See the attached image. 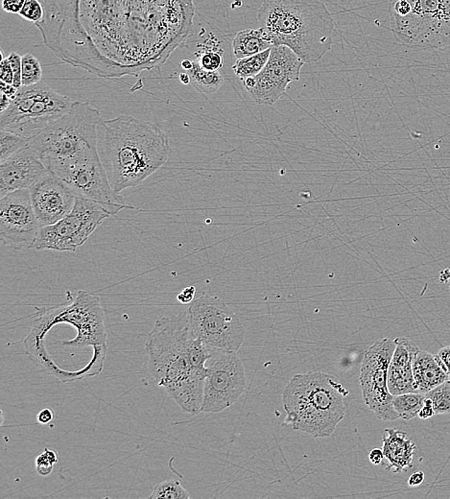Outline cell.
Returning a JSON list of instances; mask_svg holds the SVG:
<instances>
[{
	"instance_id": "1",
	"label": "cell",
	"mask_w": 450,
	"mask_h": 499,
	"mask_svg": "<svg viewBox=\"0 0 450 499\" xmlns=\"http://www.w3.org/2000/svg\"><path fill=\"white\" fill-rule=\"evenodd\" d=\"M148 370L186 413L202 412L207 359L215 348L191 333L188 312L157 320L145 342Z\"/></svg>"
},
{
	"instance_id": "2",
	"label": "cell",
	"mask_w": 450,
	"mask_h": 499,
	"mask_svg": "<svg viewBox=\"0 0 450 499\" xmlns=\"http://www.w3.org/2000/svg\"><path fill=\"white\" fill-rule=\"evenodd\" d=\"M98 152L115 192L142 185L170 155L168 135L156 123L120 115L98 128Z\"/></svg>"
},
{
	"instance_id": "3",
	"label": "cell",
	"mask_w": 450,
	"mask_h": 499,
	"mask_svg": "<svg viewBox=\"0 0 450 499\" xmlns=\"http://www.w3.org/2000/svg\"><path fill=\"white\" fill-rule=\"evenodd\" d=\"M258 19L274 47H289L304 64L319 62L333 47L335 21L321 0H263Z\"/></svg>"
},
{
	"instance_id": "4",
	"label": "cell",
	"mask_w": 450,
	"mask_h": 499,
	"mask_svg": "<svg viewBox=\"0 0 450 499\" xmlns=\"http://www.w3.org/2000/svg\"><path fill=\"white\" fill-rule=\"evenodd\" d=\"M348 393L333 375L321 372L294 375L282 393L284 423L314 438L330 437L345 418Z\"/></svg>"
},
{
	"instance_id": "5",
	"label": "cell",
	"mask_w": 450,
	"mask_h": 499,
	"mask_svg": "<svg viewBox=\"0 0 450 499\" xmlns=\"http://www.w3.org/2000/svg\"><path fill=\"white\" fill-rule=\"evenodd\" d=\"M69 324L77 331L72 340L63 341L67 347L85 348L107 345L105 316L100 298L80 290L69 304L43 307L35 314L30 333L24 339L25 351L42 369H52L55 361L45 348V339L57 324Z\"/></svg>"
},
{
	"instance_id": "6",
	"label": "cell",
	"mask_w": 450,
	"mask_h": 499,
	"mask_svg": "<svg viewBox=\"0 0 450 499\" xmlns=\"http://www.w3.org/2000/svg\"><path fill=\"white\" fill-rule=\"evenodd\" d=\"M101 113L89 101H74L65 115L29 140L45 166L52 162L98 153Z\"/></svg>"
},
{
	"instance_id": "7",
	"label": "cell",
	"mask_w": 450,
	"mask_h": 499,
	"mask_svg": "<svg viewBox=\"0 0 450 499\" xmlns=\"http://www.w3.org/2000/svg\"><path fill=\"white\" fill-rule=\"evenodd\" d=\"M396 43L418 50L450 45V0H390Z\"/></svg>"
},
{
	"instance_id": "8",
	"label": "cell",
	"mask_w": 450,
	"mask_h": 499,
	"mask_svg": "<svg viewBox=\"0 0 450 499\" xmlns=\"http://www.w3.org/2000/svg\"><path fill=\"white\" fill-rule=\"evenodd\" d=\"M74 104L47 84L21 87L8 108L1 113L0 129L30 140L65 115Z\"/></svg>"
},
{
	"instance_id": "9",
	"label": "cell",
	"mask_w": 450,
	"mask_h": 499,
	"mask_svg": "<svg viewBox=\"0 0 450 499\" xmlns=\"http://www.w3.org/2000/svg\"><path fill=\"white\" fill-rule=\"evenodd\" d=\"M191 333L207 347L237 351L245 340V329L240 319L216 296L203 293L188 310Z\"/></svg>"
},
{
	"instance_id": "10",
	"label": "cell",
	"mask_w": 450,
	"mask_h": 499,
	"mask_svg": "<svg viewBox=\"0 0 450 499\" xmlns=\"http://www.w3.org/2000/svg\"><path fill=\"white\" fill-rule=\"evenodd\" d=\"M45 166L67 184L77 196L98 203L112 217L123 208H130L111 186L98 152L49 162Z\"/></svg>"
},
{
	"instance_id": "11",
	"label": "cell",
	"mask_w": 450,
	"mask_h": 499,
	"mask_svg": "<svg viewBox=\"0 0 450 499\" xmlns=\"http://www.w3.org/2000/svg\"><path fill=\"white\" fill-rule=\"evenodd\" d=\"M111 217L98 203L77 196L71 212L55 224L41 228L33 248L76 251Z\"/></svg>"
},
{
	"instance_id": "12",
	"label": "cell",
	"mask_w": 450,
	"mask_h": 499,
	"mask_svg": "<svg viewBox=\"0 0 450 499\" xmlns=\"http://www.w3.org/2000/svg\"><path fill=\"white\" fill-rule=\"evenodd\" d=\"M202 412L219 413L236 403L246 388L245 367L237 351L217 350L207 359Z\"/></svg>"
},
{
	"instance_id": "13",
	"label": "cell",
	"mask_w": 450,
	"mask_h": 499,
	"mask_svg": "<svg viewBox=\"0 0 450 499\" xmlns=\"http://www.w3.org/2000/svg\"><path fill=\"white\" fill-rule=\"evenodd\" d=\"M396 348L394 339L383 338L365 351L360 368V385L365 403L381 421L398 420L389 391L388 370Z\"/></svg>"
},
{
	"instance_id": "14",
	"label": "cell",
	"mask_w": 450,
	"mask_h": 499,
	"mask_svg": "<svg viewBox=\"0 0 450 499\" xmlns=\"http://www.w3.org/2000/svg\"><path fill=\"white\" fill-rule=\"evenodd\" d=\"M304 63L285 45L273 47L267 64L255 77L243 80V86L254 101L272 106L286 93L288 86L297 81Z\"/></svg>"
},
{
	"instance_id": "15",
	"label": "cell",
	"mask_w": 450,
	"mask_h": 499,
	"mask_svg": "<svg viewBox=\"0 0 450 499\" xmlns=\"http://www.w3.org/2000/svg\"><path fill=\"white\" fill-rule=\"evenodd\" d=\"M30 190L14 191L0 198V239L5 245L33 248L41 230Z\"/></svg>"
},
{
	"instance_id": "16",
	"label": "cell",
	"mask_w": 450,
	"mask_h": 499,
	"mask_svg": "<svg viewBox=\"0 0 450 499\" xmlns=\"http://www.w3.org/2000/svg\"><path fill=\"white\" fill-rule=\"evenodd\" d=\"M30 192L41 227L55 224L67 217L77 199L74 190L50 171L30 188Z\"/></svg>"
},
{
	"instance_id": "17",
	"label": "cell",
	"mask_w": 450,
	"mask_h": 499,
	"mask_svg": "<svg viewBox=\"0 0 450 499\" xmlns=\"http://www.w3.org/2000/svg\"><path fill=\"white\" fill-rule=\"evenodd\" d=\"M49 172L27 145L0 164V198L14 191L30 190Z\"/></svg>"
},
{
	"instance_id": "18",
	"label": "cell",
	"mask_w": 450,
	"mask_h": 499,
	"mask_svg": "<svg viewBox=\"0 0 450 499\" xmlns=\"http://www.w3.org/2000/svg\"><path fill=\"white\" fill-rule=\"evenodd\" d=\"M396 348L388 370L389 391L393 396L420 393L414 379L413 362L418 348L407 338L394 339Z\"/></svg>"
},
{
	"instance_id": "19",
	"label": "cell",
	"mask_w": 450,
	"mask_h": 499,
	"mask_svg": "<svg viewBox=\"0 0 450 499\" xmlns=\"http://www.w3.org/2000/svg\"><path fill=\"white\" fill-rule=\"evenodd\" d=\"M383 436L384 457L388 462L386 469L394 474H401L413 467L416 445L403 431L396 428H387Z\"/></svg>"
},
{
	"instance_id": "20",
	"label": "cell",
	"mask_w": 450,
	"mask_h": 499,
	"mask_svg": "<svg viewBox=\"0 0 450 499\" xmlns=\"http://www.w3.org/2000/svg\"><path fill=\"white\" fill-rule=\"evenodd\" d=\"M413 373L418 392L423 394L428 393L450 379L439 356L420 348L414 357Z\"/></svg>"
},
{
	"instance_id": "21",
	"label": "cell",
	"mask_w": 450,
	"mask_h": 499,
	"mask_svg": "<svg viewBox=\"0 0 450 499\" xmlns=\"http://www.w3.org/2000/svg\"><path fill=\"white\" fill-rule=\"evenodd\" d=\"M274 47L269 35L262 28L240 31L232 42V52L236 59L249 57Z\"/></svg>"
},
{
	"instance_id": "22",
	"label": "cell",
	"mask_w": 450,
	"mask_h": 499,
	"mask_svg": "<svg viewBox=\"0 0 450 499\" xmlns=\"http://www.w3.org/2000/svg\"><path fill=\"white\" fill-rule=\"evenodd\" d=\"M195 60L203 69L207 70L221 69L224 65V49L218 38L210 33L198 45Z\"/></svg>"
},
{
	"instance_id": "23",
	"label": "cell",
	"mask_w": 450,
	"mask_h": 499,
	"mask_svg": "<svg viewBox=\"0 0 450 499\" xmlns=\"http://www.w3.org/2000/svg\"><path fill=\"white\" fill-rule=\"evenodd\" d=\"M186 72L190 75V84L200 93H216L224 83L223 75L220 74L219 70L214 71L203 69L196 60H193L192 67Z\"/></svg>"
},
{
	"instance_id": "24",
	"label": "cell",
	"mask_w": 450,
	"mask_h": 499,
	"mask_svg": "<svg viewBox=\"0 0 450 499\" xmlns=\"http://www.w3.org/2000/svg\"><path fill=\"white\" fill-rule=\"evenodd\" d=\"M427 397L423 393H405L394 396L393 406L399 419L410 421L418 416Z\"/></svg>"
},
{
	"instance_id": "25",
	"label": "cell",
	"mask_w": 450,
	"mask_h": 499,
	"mask_svg": "<svg viewBox=\"0 0 450 499\" xmlns=\"http://www.w3.org/2000/svg\"><path fill=\"white\" fill-rule=\"evenodd\" d=\"M270 54L271 48L263 51V52L258 53V54L236 59V63L232 65V70H234V74L242 81L250 78V77H255L260 74L261 70L267 64Z\"/></svg>"
},
{
	"instance_id": "26",
	"label": "cell",
	"mask_w": 450,
	"mask_h": 499,
	"mask_svg": "<svg viewBox=\"0 0 450 499\" xmlns=\"http://www.w3.org/2000/svg\"><path fill=\"white\" fill-rule=\"evenodd\" d=\"M28 144L29 140L8 130L0 129V164L25 148Z\"/></svg>"
},
{
	"instance_id": "27",
	"label": "cell",
	"mask_w": 450,
	"mask_h": 499,
	"mask_svg": "<svg viewBox=\"0 0 450 499\" xmlns=\"http://www.w3.org/2000/svg\"><path fill=\"white\" fill-rule=\"evenodd\" d=\"M188 491L177 480L161 482L154 487L150 499H188Z\"/></svg>"
},
{
	"instance_id": "28",
	"label": "cell",
	"mask_w": 450,
	"mask_h": 499,
	"mask_svg": "<svg viewBox=\"0 0 450 499\" xmlns=\"http://www.w3.org/2000/svg\"><path fill=\"white\" fill-rule=\"evenodd\" d=\"M431 399L436 415L450 413V379L425 394Z\"/></svg>"
},
{
	"instance_id": "29",
	"label": "cell",
	"mask_w": 450,
	"mask_h": 499,
	"mask_svg": "<svg viewBox=\"0 0 450 499\" xmlns=\"http://www.w3.org/2000/svg\"><path fill=\"white\" fill-rule=\"evenodd\" d=\"M43 69L37 58L31 53L23 56V86H33L42 82Z\"/></svg>"
},
{
	"instance_id": "30",
	"label": "cell",
	"mask_w": 450,
	"mask_h": 499,
	"mask_svg": "<svg viewBox=\"0 0 450 499\" xmlns=\"http://www.w3.org/2000/svg\"><path fill=\"white\" fill-rule=\"evenodd\" d=\"M19 16L29 23L38 24L43 23L45 16V5L42 0H25Z\"/></svg>"
},
{
	"instance_id": "31",
	"label": "cell",
	"mask_w": 450,
	"mask_h": 499,
	"mask_svg": "<svg viewBox=\"0 0 450 499\" xmlns=\"http://www.w3.org/2000/svg\"><path fill=\"white\" fill-rule=\"evenodd\" d=\"M58 463V454L55 450L45 449L36 458V469L41 476L45 477L52 474L55 465Z\"/></svg>"
},
{
	"instance_id": "32",
	"label": "cell",
	"mask_w": 450,
	"mask_h": 499,
	"mask_svg": "<svg viewBox=\"0 0 450 499\" xmlns=\"http://www.w3.org/2000/svg\"><path fill=\"white\" fill-rule=\"evenodd\" d=\"M14 72V86L16 89L23 87V56L16 52H12L7 56Z\"/></svg>"
},
{
	"instance_id": "33",
	"label": "cell",
	"mask_w": 450,
	"mask_h": 499,
	"mask_svg": "<svg viewBox=\"0 0 450 499\" xmlns=\"http://www.w3.org/2000/svg\"><path fill=\"white\" fill-rule=\"evenodd\" d=\"M0 71H1V74H0V79H1V82H4V83L10 85L14 84V72L13 69H12L11 65H10L8 57L4 58L3 60H1Z\"/></svg>"
},
{
	"instance_id": "34",
	"label": "cell",
	"mask_w": 450,
	"mask_h": 499,
	"mask_svg": "<svg viewBox=\"0 0 450 499\" xmlns=\"http://www.w3.org/2000/svg\"><path fill=\"white\" fill-rule=\"evenodd\" d=\"M25 0H2V9L8 14H19Z\"/></svg>"
},
{
	"instance_id": "35",
	"label": "cell",
	"mask_w": 450,
	"mask_h": 499,
	"mask_svg": "<svg viewBox=\"0 0 450 499\" xmlns=\"http://www.w3.org/2000/svg\"><path fill=\"white\" fill-rule=\"evenodd\" d=\"M195 295L196 288L191 285V287H185L177 295V300L183 304H191L195 300Z\"/></svg>"
},
{
	"instance_id": "36",
	"label": "cell",
	"mask_w": 450,
	"mask_h": 499,
	"mask_svg": "<svg viewBox=\"0 0 450 499\" xmlns=\"http://www.w3.org/2000/svg\"><path fill=\"white\" fill-rule=\"evenodd\" d=\"M435 415H436V413H435L431 399L428 398L425 399V406H423L422 410L418 413V417L423 419V420H427V419L431 418V417Z\"/></svg>"
},
{
	"instance_id": "37",
	"label": "cell",
	"mask_w": 450,
	"mask_h": 499,
	"mask_svg": "<svg viewBox=\"0 0 450 499\" xmlns=\"http://www.w3.org/2000/svg\"><path fill=\"white\" fill-rule=\"evenodd\" d=\"M53 420H54V412L52 409L45 408L42 411L38 412L37 421L40 425H48Z\"/></svg>"
},
{
	"instance_id": "38",
	"label": "cell",
	"mask_w": 450,
	"mask_h": 499,
	"mask_svg": "<svg viewBox=\"0 0 450 499\" xmlns=\"http://www.w3.org/2000/svg\"><path fill=\"white\" fill-rule=\"evenodd\" d=\"M438 356L442 360V364L446 367L450 377V346L442 348L438 353Z\"/></svg>"
},
{
	"instance_id": "39",
	"label": "cell",
	"mask_w": 450,
	"mask_h": 499,
	"mask_svg": "<svg viewBox=\"0 0 450 499\" xmlns=\"http://www.w3.org/2000/svg\"><path fill=\"white\" fill-rule=\"evenodd\" d=\"M0 87H1V93L8 96L11 100H13L19 91V89H16L13 85L6 84L4 82H1Z\"/></svg>"
},
{
	"instance_id": "40",
	"label": "cell",
	"mask_w": 450,
	"mask_h": 499,
	"mask_svg": "<svg viewBox=\"0 0 450 499\" xmlns=\"http://www.w3.org/2000/svg\"><path fill=\"white\" fill-rule=\"evenodd\" d=\"M383 450L379 449H374L371 450L369 453V460L372 464L379 465L381 464L384 459Z\"/></svg>"
},
{
	"instance_id": "41",
	"label": "cell",
	"mask_w": 450,
	"mask_h": 499,
	"mask_svg": "<svg viewBox=\"0 0 450 499\" xmlns=\"http://www.w3.org/2000/svg\"><path fill=\"white\" fill-rule=\"evenodd\" d=\"M423 481H425V474L423 472H417L409 477L408 485L418 487L422 485Z\"/></svg>"
},
{
	"instance_id": "42",
	"label": "cell",
	"mask_w": 450,
	"mask_h": 499,
	"mask_svg": "<svg viewBox=\"0 0 450 499\" xmlns=\"http://www.w3.org/2000/svg\"><path fill=\"white\" fill-rule=\"evenodd\" d=\"M440 282H447V280H450V267L445 269L441 273H440ZM450 291V287H449Z\"/></svg>"
},
{
	"instance_id": "43",
	"label": "cell",
	"mask_w": 450,
	"mask_h": 499,
	"mask_svg": "<svg viewBox=\"0 0 450 499\" xmlns=\"http://www.w3.org/2000/svg\"><path fill=\"white\" fill-rule=\"evenodd\" d=\"M180 80L181 83L183 84H190V75H188V72H181V74H180Z\"/></svg>"
},
{
	"instance_id": "44",
	"label": "cell",
	"mask_w": 450,
	"mask_h": 499,
	"mask_svg": "<svg viewBox=\"0 0 450 499\" xmlns=\"http://www.w3.org/2000/svg\"><path fill=\"white\" fill-rule=\"evenodd\" d=\"M181 67H183V69L188 70L190 69L191 67H192L193 65V60L190 59H185L183 60V62H181Z\"/></svg>"
}]
</instances>
